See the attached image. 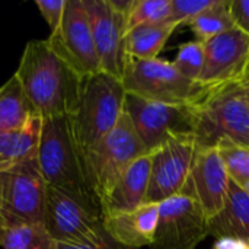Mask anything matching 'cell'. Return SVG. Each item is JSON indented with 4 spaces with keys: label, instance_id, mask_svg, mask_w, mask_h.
<instances>
[{
    "label": "cell",
    "instance_id": "obj_14",
    "mask_svg": "<svg viewBox=\"0 0 249 249\" xmlns=\"http://www.w3.org/2000/svg\"><path fill=\"white\" fill-rule=\"evenodd\" d=\"M231 181L219 149L197 147L187 184L181 194L197 201L210 220L225 207Z\"/></svg>",
    "mask_w": 249,
    "mask_h": 249
},
{
    "label": "cell",
    "instance_id": "obj_33",
    "mask_svg": "<svg viewBox=\"0 0 249 249\" xmlns=\"http://www.w3.org/2000/svg\"><path fill=\"white\" fill-rule=\"evenodd\" d=\"M242 188H244V190L247 191V194H248V196H249V181H248V182H247V184H245V185H244V187H242Z\"/></svg>",
    "mask_w": 249,
    "mask_h": 249
},
{
    "label": "cell",
    "instance_id": "obj_3",
    "mask_svg": "<svg viewBox=\"0 0 249 249\" xmlns=\"http://www.w3.org/2000/svg\"><path fill=\"white\" fill-rule=\"evenodd\" d=\"M125 95L121 79L105 71L83 79L79 99L67 117L80 160L117 125Z\"/></svg>",
    "mask_w": 249,
    "mask_h": 249
},
{
    "label": "cell",
    "instance_id": "obj_4",
    "mask_svg": "<svg viewBox=\"0 0 249 249\" xmlns=\"http://www.w3.org/2000/svg\"><path fill=\"white\" fill-rule=\"evenodd\" d=\"M42 225L55 244L90 245L105 236L101 204L89 194L45 188Z\"/></svg>",
    "mask_w": 249,
    "mask_h": 249
},
{
    "label": "cell",
    "instance_id": "obj_9",
    "mask_svg": "<svg viewBox=\"0 0 249 249\" xmlns=\"http://www.w3.org/2000/svg\"><path fill=\"white\" fill-rule=\"evenodd\" d=\"M196 152L197 143L193 134H175L150 153L146 203L160 204L182 193Z\"/></svg>",
    "mask_w": 249,
    "mask_h": 249
},
{
    "label": "cell",
    "instance_id": "obj_17",
    "mask_svg": "<svg viewBox=\"0 0 249 249\" xmlns=\"http://www.w3.org/2000/svg\"><path fill=\"white\" fill-rule=\"evenodd\" d=\"M150 181V153L134 160L101 201L102 214L134 210L146 203Z\"/></svg>",
    "mask_w": 249,
    "mask_h": 249
},
{
    "label": "cell",
    "instance_id": "obj_7",
    "mask_svg": "<svg viewBox=\"0 0 249 249\" xmlns=\"http://www.w3.org/2000/svg\"><path fill=\"white\" fill-rule=\"evenodd\" d=\"M121 82L127 93L172 105H190L207 89L184 77L172 61L125 57Z\"/></svg>",
    "mask_w": 249,
    "mask_h": 249
},
{
    "label": "cell",
    "instance_id": "obj_34",
    "mask_svg": "<svg viewBox=\"0 0 249 249\" xmlns=\"http://www.w3.org/2000/svg\"><path fill=\"white\" fill-rule=\"evenodd\" d=\"M248 77H249V76H248Z\"/></svg>",
    "mask_w": 249,
    "mask_h": 249
},
{
    "label": "cell",
    "instance_id": "obj_13",
    "mask_svg": "<svg viewBox=\"0 0 249 249\" xmlns=\"http://www.w3.org/2000/svg\"><path fill=\"white\" fill-rule=\"evenodd\" d=\"M45 188L36 158L0 169V212L26 222L42 223Z\"/></svg>",
    "mask_w": 249,
    "mask_h": 249
},
{
    "label": "cell",
    "instance_id": "obj_28",
    "mask_svg": "<svg viewBox=\"0 0 249 249\" xmlns=\"http://www.w3.org/2000/svg\"><path fill=\"white\" fill-rule=\"evenodd\" d=\"M66 3H67V0H36L35 1L39 13L48 23L51 32L55 31L57 26L60 25V22L63 19Z\"/></svg>",
    "mask_w": 249,
    "mask_h": 249
},
{
    "label": "cell",
    "instance_id": "obj_1",
    "mask_svg": "<svg viewBox=\"0 0 249 249\" xmlns=\"http://www.w3.org/2000/svg\"><path fill=\"white\" fill-rule=\"evenodd\" d=\"M15 77L31 108L42 120L69 117L85 79L50 47L47 39L29 41L25 45Z\"/></svg>",
    "mask_w": 249,
    "mask_h": 249
},
{
    "label": "cell",
    "instance_id": "obj_19",
    "mask_svg": "<svg viewBox=\"0 0 249 249\" xmlns=\"http://www.w3.org/2000/svg\"><path fill=\"white\" fill-rule=\"evenodd\" d=\"M42 118L34 115L23 127L0 133V169L36 158Z\"/></svg>",
    "mask_w": 249,
    "mask_h": 249
},
{
    "label": "cell",
    "instance_id": "obj_20",
    "mask_svg": "<svg viewBox=\"0 0 249 249\" xmlns=\"http://www.w3.org/2000/svg\"><path fill=\"white\" fill-rule=\"evenodd\" d=\"M1 249H57L42 223H32L0 212Z\"/></svg>",
    "mask_w": 249,
    "mask_h": 249
},
{
    "label": "cell",
    "instance_id": "obj_31",
    "mask_svg": "<svg viewBox=\"0 0 249 249\" xmlns=\"http://www.w3.org/2000/svg\"><path fill=\"white\" fill-rule=\"evenodd\" d=\"M213 249H249V242L239 238H219Z\"/></svg>",
    "mask_w": 249,
    "mask_h": 249
},
{
    "label": "cell",
    "instance_id": "obj_11",
    "mask_svg": "<svg viewBox=\"0 0 249 249\" xmlns=\"http://www.w3.org/2000/svg\"><path fill=\"white\" fill-rule=\"evenodd\" d=\"M47 41L82 77L101 71V63L83 0H67L61 22Z\"/></svg>",
    "mask_w": 249,
    "mask_h": 249
},
{
    "label": "cell",
    "instance_id": "obj_15",
    "mask_svg": "<svg viewBox=\"0 0 249 249\" xmlns=\"http://www.w3.org/2000/svg\"><path fill=\"white\" fill-rule=\"evenodd\" d=\"M249 76V35L232 28L204 42V69L200 83L219 86L244 82Z\"/></svg>",
    "mask_w": 249,
    "mask_h": 249
},
{
    "label": "cell",
    "instance_id": "obj_30",
    "mask_svg": "<svg viewBox=\"0 0 249 249\" xmlns=\"http://www.w3.org/2000/svg\"><path fill=\"white\" fill-rule=\"evenodd\" d=\"M57 249H136L124 247L118 242H115L112 238L108 236V233H105V236L96 242V244H90V245H64V244H57Z\"/></svg>",
    "mask_w": 249,
    "mask_h": 249
},
{
    "label": "cell",
    "instance_id": "obj_29",
    "mask_svg": "<svg viewBox=\"0 0 249 249\" xmlns=\"http://www.w3.org/2000/svg\"><path fill=\"white\" fill-rule=\"evenodd\" d=\"M229 7L235 28L249 35V0H231Z\"/></svg>",
    "mask_w": 249,
    "mask_h": 249
},
{
    "label": "cell",
    "instance_id": "obj_5",
    "mask_svg": "<svg viewBox=\"0 0 249 249\" xmlns=\"http://www.w3.org/2000/svg\"><path fill=\"white\" fill-rule=\"evenodd\" d=\"M144 155L147 152L142 140L123 112L117 125L82 159L86 185L99 204L121 174Z\"/></svg>",
    "mask_w": 249,
    "mask_h": 249
},
{
    "label": "cell",
    "instance_id": "obj_2",
    "mask_svg": "<svg viewBox=\"0 0 249 249\" xmlns=\"http://www.w3.org/2000/svg\"><path fill=\"white\" fill-rule=\"evenodd\" d=\"M190 109L197 147H217L229 140L249 147V102L244 82L207 86Z\"/></svg>",
    "mask_w": 249,
    "mask_h": 249
},
{
    "label": "cell",
    "instance_id": "obj_10",
    "mask_svg": "<svg viewBox=\"0 0 249 249\" xmlns=\"http://www.w3.org/2000/svg\"><path fill=\"white\" fill-rule=\"evenodd\" d=\"M101 71L121 79L125 51V16L131 0H83Z\"/></svg>",
    "mask_w": 249,
    "mask_h": 249
},
{
    "label": "cell",
    "instance_id": "obj_24",
    "mask_svg": "<svg viewBox=\"0 0 249 249\" xmlns=\"http://www.w3.org/2000/svg\"><path fill=\"white\" fill-rule=\"evenodd\" d=\"M171 18V0H131L125 16V34L137 26L162 23Z\"/></svg>",
    "mask_w": 249,
    "mask_h": 249
},
{
    "label": "cell",
    "instance_id": "obj_8",
    "mask_svg": "<svg viewBox=\"0 0 249 249\" xmlns=\"http://www.w3.org/2000/svg\"><path fill=\"white\" fill-rule=\"evenodd\" d=\"M124 112L147 153H152L171 136L193 134L194 130L190 105L163 104L127 93Z\"/></svg>",
    "mask_w": 249,
    "mask_h": 249
},
{
    "label": "cell",
    "instance_id": "obj_16",
    "mask_svg": "<svg viewBox=\"0 0 249 249\" xmlns=\"http://www.w3.org/2000/svg\"><path fill=\"white\" fill-rule=\"evenodd\" d=\"M159 222V204L144 203L130 210L104 216V229L115 242L140 249L150 247Z\"/></svg>",
    "mask_w": 249,
    "mask_h": 249
},
{
    "label": "cell",
    "instance_id": "obj_25",
    "mask_svg": "<svg viewBox=\"0 0 249 249\" xmlns=\"http://www.w3.org/2000/svg\"><path fill=\"white\" fill-rule=\"evenodd\" d=\"M219 153L225 162L228 174L233 182L244 187L249 181V147L229 140L217 144Z\"/></svg>",
    "mask_w": 249,
    "mask_h": 249
},
{
    "label": "cell",
    "instance_id": "obj_21",
    "mask_svg": "<svg viewBox=\"0 0 249 249\" xmlns=\"http://www.w3.org/2000/svg\"><path fill=\"white\" fill-rule=\"evenodd\" d=\"M181 26L177 22L166 20L162 23L137 26L125 34L124 51L125 57L153 60L163 50L165 44L174 34V31Z\"/></svg>",
    "mask_w": 249,
    "mask_h": 249
},
{
    "label": "cell",
    "instance_id": "obj_32",
    "mask_svg": "<svg viewBox=\"0 0 249 249\" xmlns=\"http://www.w3.org/2000/svg\"><path fill=\"white\" fill-rule=\"evenodd\" d=\"M245 86H247V96H248V102H249V77L245 80Z\"/></svg>",
    "mask_w": 249,
    "mask_h": 249
},
{
    "label": "cell",
    "instance_id": "obj_23",
    "mask_svg": "<svg viewBox=\"0 0 249 249\" xmlns=\"http://www.w3.org/2000/svg\"><path fill=\"white\" fill-rule=\"evenodd\" d=\"M229 4L231 0H216L213 6L187 23L196 35V41L204 44L212 38L235 28Z\"/></svg>",
    "mask_w": 249,
    "mask_h": 249
},
{
    "label": "cell",
    "instance_id": "obj_12",
    "mask_svg": "<svg viewBox=\"0 0 249 249\" xmlns=\"http://www.w3.org/2000/svg\"><path fill=\"white\" fill-rule=\"evenodd\" d=\"M209 236V219L191 197L178 194L159 204V222L149 249H197Z\"/></svg>",
    "mask_w": 249,
    "mask_h": 249
},
{
    "label": "cell",
    "instance_id": "obj_26",
    "mask_svg": "<svg viewBox=\"0 0 249 249\" xmlns=\"http://www.w3.org/2000/svg\"><path fill=\"white\" fill-rule=\"evenodd\" d=\"M172 63L184 77L200 82L204 69V44L194 39L179 45Z\"/></svg>",
    "mask_w": 249,
    "mask_h": 249
},
{
    "label": "cell",
    "instance_id": "obj_27",
    "mask_svg": "<svg viewBox=\"0 0 249 249\" xmlns=\"http://www.w3.org/2000/svg\"><path fill=\"white\" fill-rule=\"evenodd\" d=\"M216 0H171L169 20L187 25L191 19L214 4Z\"/></svg>",
    "mask_w": 249,
    "mask_h": 249
},
{
    "label": "cell",
    "instance_id": "obj_6",
    "mask_svg": "<svg viewBox=\"0 0 249 249\" xmlns=\"http://www.w3.org/2000/svg\"><path fill=\"white\" fill-rule=\"evenodd\" d=\"M36 163L47 187L92 196L85 181L82 160L67 117L42 120Z\"/></svg>",
    "mask_w": 249,
    "mask_h": 249
},
{
    "label": "cell",
    "instance_id": "obj_22",
    "mask_svg": "<svg viewBox=\"0 0 249 249\" xmlns=\"http://www.w3.org/2000/svg\"><path fill=\"white\" fill-rule=\"evenodd\" d=\"M34 115L15 74L0 86V133L23 127Z\"/></svg>",
    "mask_w": 249,
    "mask_h": 249
},
{
    "label": "cell",
    "instance_id": "obj_18",
    "mask_svg": "<svg viewBox=\"0 0 249 249\" xmlns=\"http://www.w3.org/2000/svg\"><path fill=\"white\" fill-rule=\"evenodd\" d=\"M209 235L219 238H239L249 242V196L231 181L226 204L222 212L209 220Z\"/></svg>",
    "mask_w": 249,
    "mask_h": 249
}]
</instances>
